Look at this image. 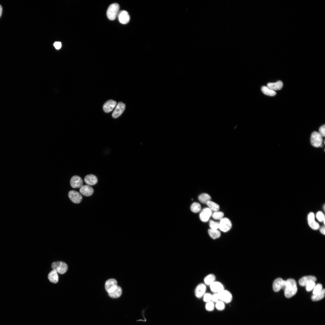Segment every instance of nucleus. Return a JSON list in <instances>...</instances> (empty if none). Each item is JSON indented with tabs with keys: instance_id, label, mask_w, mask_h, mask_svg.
I'll use <instances>...</instances> for the list:
<instances>
[{
	"instance_id": "nucleus-1",
	"label": "nucleus",
	"mask_w": 325,
	"mask_h": 325,
	"mask_svg": "<svg viewBox=\"0 0 325 325\" xmlns=\"http://www.w3.org/2000/svg\"><path fill=\"white\" fill-rule=\"evenodd\" d=\"M285 296L290 298L294 295L297 291L296 283L292 279H289L286 280V285L284 290Z\"/></svg>"
},
{
	"instance_id": "nucleus-2",
	"label": "nucleus",
	"mask_w": 325,
	"mask_h": 325,
	"mask_svg": "<svg viewBox=\"0 0 325 325\" xmlns=\"http://www.w3.org/2000/svg\"><path fill=\"white\" fill-rule=\"evenodd\" d=\"M119 9V5L116 3L111 4L108 7L107 11L108 18L110 20H115L117 16Z\"/></svg>"
},
{
	"instance_id": "nucleus-3",
	"label": "nucleus",
	"mask_w": 325,
	"mask_h": 325,
	"mask_svg": "<svg viewBox=\"0 0 325 325\" xmlns=\"http://www.w3.org/2000/svg\"><path fill=\"white\" fill-rule=\"evenodd\" d=\"M51 268L53 270L61 274L65 273L68 269L67 264L62 261L53 262L52 264Z\"/></svg>"
},
{
	"instance_id": "nucleus-4",
	"label": "nucleus",
	"mask_w": 325,
	"mask_h": 325,
	"mask_svg": "<svg viewBox=\"0 0 325 325\" xmlns=\"http://www.w3.org/2000/svg\"><path fill=\"white\" fill-rule=\"evenodd\" d=\"M219 300L225 304L231 303L233 299V295L229 291L225 289L218 293Z\"/></svg>"
},
{
	"instance_id": "nucleus-5",
	"label": "nucleus",
	"mask_w": 325,
	"mask_h": 325,
	"mask_svg": "<svg viewBox=\"0 0 325 325\" xmlns=\"http://www.w3.org/2000/svg\"><path fill=\"white\" fill-rule=\"evenodd\" d=\"M323 140L322 137L318 132H313L311 137V142L314 147H322Z\"/></svg>"
},
{
	"instance_id": "nucleus-6",
	"label": "nucleus",
	"mask_w": 325,
	"mask_h": 325,
	"mask_svg": "<svg viewBox=\"0 0 325 325\" xmlns=\"http://www.w3.org/2000/svg\"><path fill=\"white\" fill-rule=\"evenodd\" d=\"M232 227V223L228 218H225L221 219L219 222V228L222 231L226 232L230 230Z\"/></svg>"
},
{
	"instance_id": "nucleus-7",
	"label": "nucleus",
	"mask_w": 325,
	"mask_h": 325,
	"mask_svg": "<svg viewBox=\"0 0 325 325\" xmlns=\"http://www.w3.org/2000/svg\"><path fill=\"white\" fill-rule=\"evenodd\" d=\"M206 285L204 283H200L196 286L194 291L195 296L198 298H202L206 293Z\"/></svg>"
},
{
	"instance_id": "nucleus-8",
	"label": "nucleus",
	"mask_w": 325,
	"mask_h": 325,
	"mask_svg": "<svg viewBox=\"0 0 325 325\" xmlns=\"http://www.w3.org/2000/svg\"><path fill=\"white\" fill-rule=\"evenodd\" d=\"M68 196L71 200L75 203H79L82 199L81 194L74 190L70 191L68 193Z\"/></svg>"
},
{
	"instance_id": "nucleus-9",
	"label": "nucleus",
	"mask_w": 325,
	"mask_h": 325,
	"mask_svg": "<svg viewBox=\"0 0 325 325\" xmlns=\"http://www.w3.org/2000/svg\"><path fill=\"white\" fill-rule=\"evenodd\" d=\"M105 286L106 290L108 293L114 291L118 286L117 281L114 279H109L106 281Z\"/></svg>"
},
{
	"instance_id": "nucleus-10",
	"label": "nucleus",
	"mask_w": 325,
	"mask_h": 325,
	"mask_svg": "<svg viewBox=\"0 0 325 325\" xmlns=\"http://www.w3.org/2000/svg\"><path fill=\"white\" fill-rule=\"evenodd\" d=\"M211 291L214 293H218L225 289L223 283L219 281H215L209 286Z\"/></svg>"
},
{
	"instance_id": "nucleus-11",
	"label": "nucleus",
	"mask_w": 325,
	"mask_h": 325,
	"mask_svg": "<svg viewBox=\"0 0 325 325\" xmlns=\"http://www.w3.org/2000/svg\"><path fill=\"white\" fill-rule=\"evenodd\" d=\"M125 109V104L122 102H119L112 114V117L114 118H118L121 115Z\"/></svg>"
},
{
	"instance_id": "nucleus-12",
	"label": "nucleus",
	"mask_w": 325,
	"mask_h": 325,
	"mask_svg": "<svg viewBox=\"0 0 325 325\" xmlns=\"http://www.w3.org/2000/svg\"><path fill=\"white\" fill-rule=\"evenodd\" d=\"M117 16L119 22L122 24H126L130 20V16L128 13L125 11H120L119 12Z\"/></svg>"
},
{
	"instance_id": "nucleus-13",
	"label": "nucleus",
	"mask_w": 325,
	"mask_h": 325,
	"mask_svg": "<svg viewBox=\"0 0 325 325\" xmlns=\"http://www.w3.org/2000/svg\"><path fill=\"white\" fill-rule=\"evenodd\" d=\"M83 182L81 178L77 175L73 176L70 180L71 187L74 188H80L82 186Z\"/></svg>"
},
{
	"instance_id": "nucleus-14",
	"label": "nucleus",
	"mask_w": 325,
	"mask_h": 325,
	"mask_svg": "<svg viewBox=\"0 0 325 325\" xmlns=\"http://www.w3.org/2000/svg\"><path fill=\"white\" fill-rule=\"evenodd\" d=\"M211 215V210L209 208H206L203 209L200 213V218L202 221L206 222L209 220Z\"/></svg>"
},
{
	"instance_id": "nucleus-15",
	"label": "nucleus",
	"mask_w": 325,
	"mask_h": 325,
	"mask_svg": "<svg viewBox=\"0 0 325 325\" xmlns=\"http://www.w3.org/2000/svg\"><path fill=\"white\" fill-rule=\"evenodd\" d=\"M116 104V102L113 100H110L107 101L103 105L104 111L107 113L110 112L115 107Z\"/></svg>"
},
{
	"instance_id": "nucleus-16",
	"label": "nucleus",
	"mask_w": 325,
	"mask_h": 325,
	"mask_svg": "<svg viewBox=\"0 0 325 325\" xmlns=\"http://www.w3.org/2000/svg\"><path fill=\"white\" fill-rule=\"evenodd\" d=\"M79 191L83 195L88 197L92 194L94 192V190L89 185H85L82 186L80 188Z\"/></svg>"
},
{
	"instance_id": "nucleus-17",
	"label": "nucleus",
	"mask_w": 325,
	"mask_h": 325,
	"mask_svg": "<svg viewBox=\"0 0 325 325\" xmlns=\"http://www.w3.org/2000/svg\"><path fill=\"white\" fill-rule=\"evenodd\" d=\"M308 221L310 227L313 229L317 230L319 228V225L314 220V215L313 213L311 212L308 215Z\"/></svg>"
},
{
	"instance_id": "nucleus-18",
	"label": "nucleus",
	"mask_w": 325,
	"mask_h": 325,
	"mask_svg": "<svg viewBox=\"0 0 325 325\" xmlns=\"http://www.w3.org/2000/svg\"><path fill=\"white\" fill-rule=\"evenodd\" d=\"M317 278L314 276L311 275L305 276L302 277L299 280V285L302 286H306L310 282H315Z\"/></svg>"
},
{
	"instance_id": "nucleus-19",
	"label": "nucleus",
	"mask_w": 325,
	"mask_h": 325,
	"mask_svg": "<svg viewBox=\"0 0 325 325\" xmlns=\"http://www.w3.org/2000/svg\"><path fill=\"white\" fill-rule=\"evenodd\" d=\"M84 180L86 184L91 186L95 184L98 181L97 177L92 174H89L86 176Z\"/></svg>"
},
{
	"instance_id": "nucleus-20",
	"label": "nucleus",
	"mask_w": 325,
	"mask_h": 325,
	"mask_svg": "<svg viewBox=\"0 0 325 325\" xmlns=\"http://www.w3.org/2000/svg\"><path fill=\"white\" fill-rule=\"evenodd\" d=\"M284 282V280L281 278H279L275 280L273 284V288L274 291L277 292L282 289Z\"/></svg>"
},
{
	"instance_id": "nucleus-21",
	"label": "nucleus",
	"mask_w": 325,
	"mask_h": 325,
	"mask_svg": "<svg viewBox=\"0 0 325 325\" xmlns=\"http://www.w3.org/2000/svg\"><path fill=\"white\" fill-rule=\"evenodd\" d=\"M283 86V83L281 81H278L276 82L268 83L267 85V87L274 91L280 90Z\"/></svg>"
},
{
	"instance_id": "nucleus-22",
	"label": "nucleus",
	"mask_w": 325,
	"mask_h": 325,
	"mask_svg": "<svg viewBox=\"0 0 325 325\" xmlns=\"http://www.w3.org/2000/svg\"><path fill=\"white\" fill-rule=\"evenodd\" d=\"M216 277L215 274L210 273L207 274L204 278V283L206 286H209L216 281Z\"/></svg>"
},
{
	"instance_id": "nucleus-23",
	"label": "nucleus",
	"mask_w": 325,
	"mask_h": 325,
	"mask_svg": "<svg viewBox=\"0 0 325 325\" xmlns=\"http://www.w3.org/2000/svg\"><path fill=\"white\" fill-rule=\"evenodd\" d=\"M48 278L49 281L53 283H56L58 281V277L57 272L54 270L50 271L48 275Z\"/></svg>"
},
{
	"instance_id": "nucleus-24",
	"label": "nucleus",
	"mask_w": 325,
	"mask_h": 325,
	"mask_svg": "<svg viewBox=\"0 0 325 325\" xmlns=\"http://www.w3.org/2000/svg\"><path fill=\"white\" fill-rule=\"evenodd\" d=\"M208 233L210 237L214 240L219 238L221 235L220 231L217 230L209 229L208 230Z\"/></svg>"
},
{
	"instance_id": "nucleus-25",
	"label": "nucleus",
	"mask_w": 325,
	"mask_h": 325,
	"mask_svg": "<svg viewBox=\"0 0 325 325\" xmlns=\"http://www.w3.org/2000/svg\"><path fill=\"white\" fill-rule=\"evenodd\" d=\"M325 290L324 289H322L319 292L313 294L311 296V299L313 301H318L323 298L325 296Z\"/></svg>"
},
{
	"instance_id": "nucleus-26",
	"label": "nucleus",
	"mask_w": 325,
	"mask_h": 325,
	"mask_svg": "<svg viewBox=\"0 0 325 325\" xmlns=\"http://www.w3.org/2000/svg\"><path fill=\"white\" fill-rule=\"evenodd\" d=\"M122 293V289L119 286H117L114 291L111 292L109 293L108 295L112 298H116L119 297L121 296Z\"/></svg>"
},
{
	"instance_id": "nucleus-27",
	"label": "nucleus",
	"mask_w": 325,
	"mask_h": 325,
	"mask_svg": "<svg viewBox=\"0 0 325 325\" xmlns=\"http://www.w3.org/2000/svg\"><path fill=\"white\" fill-rule=\"evenodd\" d=\"M261 90L264 94L267 95L273 96L275 95L276 94L275 91L271 89L266 86H263L262 87Z\"/></svg>"
},
{
	"instance_id": "nucleus-28",
	"label": "nucleus",
	"mask_w": 325,
	"mask_h": 325,
	"mask_svg": "<svg viewBox=\"0 0 325 325\" xmlns=\"http://www.w3.org/2000/svg\"><path fill=\"white\" fill-rule=\"evenodd\" d=\"M198 199L201 203L206 204L207 202L210 200L211 197L208 194L203 193L199 195Z\"/></svg>"
},
{
	"instance_id": "nucleus-29",
	"label": "nucleus",
	"mask_w": 325,
	"mask_h": 325,
	"mask_svg": "<svg viewBox=\"0 0 325 325\" xmlns=\"http://www.w3.org/2000/svg\"><path fill=\"white\" fill-rule=\"evenodd\" d=\"M209 208L214 211H217L219 209V206L216 203L211 201H209L206 203Z\"/></svg>"
},
{
	"instance_id": "nucleus-30",
	"label": "nucleus",
	"mask_w": 325,
	"mask_h": 325,
	"mask_svg": "<svg viewBox=\"0 0 325 325\" xmlns=\"http://www.w3.org/2000/svg\"><path fill=\"white\" fill-rule=\"evenodd\" d=\"M201 209V206L200 204L196 202L193 203L190 206L191 211L194 213H197L199 212L200 210Z\"/></svg>"
},
{
	"instance_id": "nucleus-31",
	"label": "nucleus",
	"mask_w": 325,
	"mask_h": 325,
	"mask_svg": "<svg viewBox=\"0 0 325 325\" xmlns=\"http://www.w3.org/2000/svg\"><path fill=\"white\" fill-rule=\"evenodd\" d=\"M225 303L222 301L219 300L215 303V307L218 310L222 311L225 308Z\"/></svg>"
},
{
	"instance_id": "nucleus-32",
	"label": "nucleus",
	"mask_w": 325,
	"mask_h": 325,
	"mask_svg": "<svg viewBox=\"0 0 325 325\" xmlns=\"http://www.w3.org/2000/svg\"><path fill=\"white\" fill-rule=\"evenodd\" d=\"M215 308V304L212 301H210L206 303L205 305V308L207 311H212L214 310Z\"/></svg>"
},
{
	"instance_id": "nucleus-33",
	"label": "nucleus",
	"mask_w": 325,
	"mask_h": 325,
	"mask_svg": "<svg viewBox=\"0 0 325 325\" xmlns=\"http://www.w3.org/2000/svg\"><path fill=\"white\" fill-rule=\"evenodd\" d=\"M224 215V213L221 212L216 211L212 214V218L216 220L221 219Z\"/></svg>"
},
{
	"instance_id": "nucleus-34",
	"label": "nucleus",
	"mask_w": 325,
	"mask_h": 325,
	"mask_svg": "<svg viewBox=\"0 0 325 325\" xmlns=\"http://www.w3.org/2000/svg\"><path fill=\"white\" fill-rule=\"evenodd\" d=\"M209 226L211 229L217 230L219 228V222L211 220L209 223Z\"/></svg>"
},
{
	"instance_id": "nucleus-35",
	"label": "nucleus",
	"mask_w": 325,
	"mask_h": 325,
	"mask_svg": "<svg viewBox=\"0 0 325 325\" xmlns=\"http://www.w3.org/2000/svg\"><path fill=\"white\" fill-rule=\"evenodd\" d=\"M212 294L209 293H206L203 296V301L206 303L211 301Z\"/></svg>"
},
{
	"instance_id": "nucleus-36",
	"label": "nucleus",
	"mask_w": 325,
	"mask_h": 325,
	"mask_svg": "<svg viewBox=\"0 0 325 325\" xmlns=\"http://www.w3.org/2000/svg\"><path fill=\"white\" fill-rule=\"evenodd\" d=\"M313 289V294H316L321 290L322 289V286L321 284L318 283L315 285Z\"/></svg>"
},
{
	"instance_id": "nucleus-37",
	"label": "nucleus",
	"mask_w": 325,
	"mask_h": 325,
	"mask_svg": "<svg viewBox=\"0 0 325 325\" xmlns=\"http://www.w3.org/2000/svg\"><path fill=\"white\" fill-rule=\"evenodd\" d=\"M316 217L320 221H323L325 224V217L323 213L321 211L318 212L317 214Z\"/></svg>"
},
{
	"instance_id": "nucleus-38",
	"label": "nucleus",
	"mask_w": 325,
	"mask_h": 325,
	"mask_svg": "<svg viewBox=\"0 0 325 325\" xmlns=\"http://www.w3.org/2000/svg\"><path fill=\"white\" fill-rule=\"evenodd\" d=\"M316 285L315 282L312 281L307 284L306 286V289L308 291H309L314 288Z\"/></svg>"
},
{
	"instance_id": "nucleus-39",
	"label": "nucleus",
	"mask_w": 325,
	"mask_h": 325,
	"mask_svg": "<svg viewBox=\"0 0 325 325\" xmlns=\"http://www.w3.org/2000/svg\"><path fill=\"white\" fill-rule=\"evenodd\" d=\"M219 300L218 293H214L213 294H212V301L215 303Z\"/></svg>"
},
{
	"instance_id": "nucleus-40",
	"label": "nucleus",
	"mask_w": 325,
	"mask_h": 325,
	"mask_svg": "<svg viewBox=\"0 0 325 325\" xmlns=\"http://www.w3.org/2000/svg\"><path fill=\"white\" fill-rule=\"evenodd\" d=\"M325 125H322L319 128L318 132L322 137H325Z\"/></svg>"
},
{
	"instance_id": "nucleus-41",
	"label": "nucleus",
	"mask_w": 325,
	"mask_h": 325,
	"mask_svg": "<svg viewBox=\"0 0 325 325\" xmlns=\"http://www.w3.org/2000/svg\"><path fill=\"white\" fill-rule=\"evenodd\" d=\"M54 45L56 49H59L61 48V44L60 42H54Z\"/></svg>"
},
{
	"instance_id": "nucleus-42",
	"label": "nucleus",
	"mask_w": 325,
	"mask_h": 325,
	"mask_svg": "<svg viewBox=\"0 0 325 325\" xmlns=\"http://www.w3.org/2000/svg\"><path fill=\"white\" fill-rule=\"evenodd\" d=\"M325 227L324 226H323V227H322L320 228V231L321 233L322 234H323L324 235H325Z\"/></svg>"
},
{
	"instance_id": "nucleus-43",
	"label": "nucleus",
	"mask_w": 325,
	"mask_h": 325,
	"mask_svg": "<svg viewBox=\"0 0 325 325\" xmlns=\"http://www.w3.org/2000/svg\"><path fill=\"white\" fill-rule=\"evenodd\" d=\"M2 6L0 5V17H1L2 14Z\"/></svg>"
}]
</instances>
